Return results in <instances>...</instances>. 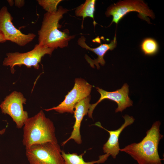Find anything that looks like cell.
Returning <instances> with one entry per match:
<instances>
[{
    "label": "cell",
    "instance_id": "obj_1",
    "mask_svg": "<svg viewBox=\"0 0 164 164\" xmlns=\"http://www.w3.org/2000/svg\"><path fill=\"white\" fill-rule=\"evenodd\" d=\"M161 124L159 121H155L140 142L128 145L120 151L129 155L138 164H162V159L158 151L159 142L163 137L160 132Z\"/></svg>",
    "mask_w": 164,
    "mask_h": 164
},
{
    "label": "cell",
    "instance_id": "obj_2",
    "mask_svg": "<svg viewBox=\"0 0 164 164\" xmlns=\"http://www.w3.org/2000/svg\"><path fill=\"white\" fill-rule=\"evenodd\" d=\"M68 11L59 6L56 12H46L44 14L41 28L38 31V44L54 49L68 46L69 42L75 36L70 35L67 29L63 31L59 29L60 26L59 22Z\"/></svg>",
    "mask_w": 164,
    "mask_h": 164
},
{
    "label": "cell",
    "instance_id": "obj_3",
    "mask_svg": "<svg viewBox=\"0 0 164 164\" xmlns=\"http://www.w3.org/2000/svg\"><path fill=\"white\" fill-rule=\"evenodd\" d=\"M22 144L26 147L46 142L58 143L53 122L42 110L24 123Z\"/></svg>",
    "mask_w": 164,
    "mask_h": 164
},
{
    "label": "cell",
    "instance_id": "obj_4",
    "mask_svg": "<svg viewBox=\"0 0 164 164\" xmlns=\"http://www.w3.org/2000/svg\"><path fill=\"white\" fill-rule=\"evenodd\" d=\"M29 164H64L58 143L46 142L26 147Z\"/></svg>",
    "mask_w": 164,
    "mask_h": 164
},
{
    "label": "cell",
    "instance_id": "obj_5",
    "mask_svg": "<svg viewBox=\"0 0 164 164\" xmlns=\"http://www.w3.org/2000/svg\"><path fill=\"white\" fill-rule=\"evenodd\" d=\"M54 50L38 44L35 45L32 50L27 52H15L7 53V57L4 59L3 65L9 66L12 74L15 72L14 67L15 66L20 67L23 65L28 68L33 67L38 70L39 67V63L42 57L46 54L51 55Z\"/></svg>",
    "mask_w": 164,
    "mask_h": 164
},
{
    "label": "cell",
    "instance_id": "obj_6",
    "mask_svg": "<svg viewBox=\"0 0 164 164\" xmlns=\"http://www.w3.org/2000/svg\"><path fill=\"white\" fill-rule=\"evenodd\" d=\"M131 12H136L139 13L138 16L150 23L148 17L154 19V15L148 5L142 0H124L120 1L109 6L105 12L106 16H112L111 24L113 22L117 24L126 14Z\"/></svg>",
    "mask_w": 164,
    "mask_h": 164
},
{
    "label": "cell",
    "instance_id": "obj_7",
    "mask_svg": "<svg viewBox=\"0 0 164 164\" xmlns=\"http://www.w3.org/2000/svg\"><path fill=\"white\" fill-rule=\"evenodd\" d=\"M72 89L65 96L64 100L56 106L45 109L46 111L54 110L60 113L73 114L75 105L90 95L93 86L84 79L77 78Z\"/></svg>",
    "mask_w": 164,
    "mask_h": 164
},
{
    "label": "cell",
    "instance_id": "obj_8",
    "mask_svg": "<svg viewBox=\"0 0 164 164\" xmlns=\"http://www.w3.org/2000/svg\"><path fill=\"white\" fill-rule=\"evenodd\" d=\"M26 101L21 93L14 91L7 96L0 105L2 113L9 115L18 129L23 126L29 118L27 112L23 109V104H26Z\"/></svg>",
    "mask_w": 164,
    "mask_h": 164
},
{
    "label": "cell",
    "instance_id": "obj_9",
    "mask_svg": "<svg viewBox=\"0 0 164 164\" xmlns=\"http://www.w3.org/2000/svg\"><path fill=\"white\" fill-rule=\"evenodd\" d=\"M13 18L6 7L0 9V33L6 41H10L20 46H24L31 42L36 36L33 33L25 34L15 27Z\"/></svg>",
    "mask_w": 164,
    "mask_h": 164
},
{
    "label": "cell",
    "instance_id": "obj_10",
    "mask_svg": "<svg viewBox=\"0 0 164 164\" xmlns=\"http://www.w3.org/2000/svg\"><path fill=\"white\" fill-rule=\"evenodd\" d=\"M96 88L101 96L96 103L91 104L88 113L89 117L91 118H92L93 112L95 107L104 99L111 100L117 104L118 107L115 110V112H122L127 108L132 105V101L128 95L129 86L126 83L124 84L120 89L112 92L106 91L98 87Z\"/></svg>",
    "mask_w": 164,
    "mask_h": 164
},
{
    "label": "cell",
    "instance_id": "obj_11",
    "mask_svg": "<svg viewBox=\"0 0 164 164\" xmlns=\"http://www.w3.org/2000/svg\"><path fill=\"white\" fill-rule=\"evenodd\" d=\"M123 117L124 119V123L116 130H108L103 127L99 122H97L94 125L105 130L109 133L108 139L103 147V152L105 153L103 155L106 160L110 155L113 159L116 158L120 149L119 142L120 135L125 128L132 124L134 121L135 119L132 116L126 114Z\"/></svg>",
    "mask_w": 164,
    "mask_h": 164
},
{
    "label": "cell",
    "instance_id": "obj_12",
    "mask_svg": "<svg viewBox=\"0 0 164 164\" xmlns=\"http://www.w3.org/2000/svg\"><path fill=\"white\" fill-rule=\"evenodd\" d=\"M91 96H89L81 100L75 106L74 112L75 121L73 126V129L70 137L62 142V145H64L71 139L74 140L77 144L81 143L82 141L80 133V127L84 117L87 115L91 104L90 102Z\"/></svg>",
    "mask_w": 164,
    "mask_h": 164
},
{
    "label": "cell",
    "instance_id": "obj_13",
    "mask_svg": "<svg viewBox=\"0 0 164 164\" xmlns=\"http://www.w3.org/2000/svg\"><path fill=\"white\" fill-rule=\"evenodd\" d=\"M86 39L83 36H81L77 40L78 45L82 48L86 50L91 51L96 54L97 57L94 60H93L89 57L87 55H85V58L90 66L94 68L95 65L98 69L100 68L99 64L102 66H104L105 63L104 59V56L107 52L109 50H113L116 46L117 40L116 34L110 43L109 44H103L96 48H93L89 47L85 42Z\"/></svg>",
    "mask_w": 164,
    "mask_h": 164
},
{
    "label": "cell",
    "instance_id": "obj_14",
    "mask_svg": "<svg viewBox=\"0 0 164 164\" xmlns=\"http://www.w3.org/2000/svg\"><path fill=\"white\" fill-rule=\"evenodd\" d=\"M96 1L95 0H86L84 3L76 8L75 11V15L82 17L83 21L87 17H90L94 20Z\"/></svg>",
    "mask_w": 164,
    "mask_h": 164
},
{
    "label": "cell",
    "instance_id": "obj_15",
    "mask_svg": "<svg viewBox=\"0 0 164 164\" xmlns=\"http://www.w3.org/2000/svg\"><path fill=\"white\" fill-rule=\"evenodd\" d=\"M61 154L64 160V164H94L99 163V160L86 162L83 158L84 153L78 155L76 153H66L62 151Z\"/></svg>",
    "mask_w": 164,
    "mask_h": 164
},
{
    "label": "cell",
    "instance_id": "obj_16",
    "mask_svg": "<svg viewBox=\"0 0 164 164\" xmlns=\"http://www.w3.org/2000/svg\"><path fill=\"white\" fill-rule=\"evenodd\" d=\"M142 50L145 55H153L158 50V45L157 42L152 38H147L142 42L141 45Z\"/></svg>",
    "mask_w": 164,
    "mask_h": 164
},
{
    "label": "cell",
    "instance_id": "obj_17",
    "mask_svg": "<svg viewBox=\"0 0 164 164\" xmlns=\"http://www.w3.org/2000/svg\"><path fill=\"white\" fill-rule=\"evenodd\" d=\"M62 0H38L39 4L47 12H53L57 10V7Z\"/></svg>",
    "mask_w": 164,
    "mask_h": 164
},
{
    "label": "cell",
    "instance_id": "obj_18",
    "mask_svg": "<svg viewBox=\"0 0 164 164\" xmlns=\"http://www.w3.org/2000/svg\"><path fill=\"white\" fill-rule=\"evenodd\" d=\"M15 5L19 8L23 6L24 4V0H15Z\"/></svg>",
    "mask_w": 164,
    "mask_h": 164
},
{
    "label": "cell",
    "instance_id": "obj_19",
    "mask_svg": "<svg viewBox=\"0 0 164 164\" xmlns=\"http://www.w3.org/2000/svg\"><path fill=\"white\" fill-rule=\"evenodd\" d=\"M6 41L3 35L0 33V43H3Z\"/></svg>",
    "mask_w": 164,
    "mask_h": 164
},
{
    "label": "cell",
    "instance_id": "obj_20",
    "mask_svg": "<svg viewBox=\"0 0 164 164\" xmlns=\"http://www.w3.org/2000/svg\"><path fill=\"white\" fill-rule=\"evenodd\" d=\"M6 129V128H4L0 130V135L4 134L5 132Z\"/></svg>",
    "mask_w": 164,
    "mask_h": 164
},
{
    "label": "cell",
    "instance_id": "obj_21",
    "mask_svg": "<svg viewBox=\"0 0 164 164\" xmlns=\"http://www.w3.org/2000/svg\"><path fill=\"white\" fill-rule=\"evenodd\" d=\"M9 3L10 6H12L13 4V2L12 0H9L8 1Z\"/></svg>",
    "mask_w": 164,
    "mask_h": 164
},
{
    "label": "cell",
    "instance_id": "obj_22",
    "mask_svg": "<svg viewBox=\"0 0 164 164\" xmlns=\"http://www.w3.org/2000/svg\"></svg>",
    "mask_w": 164,
    "mask_h": 164
}]
</instances>
